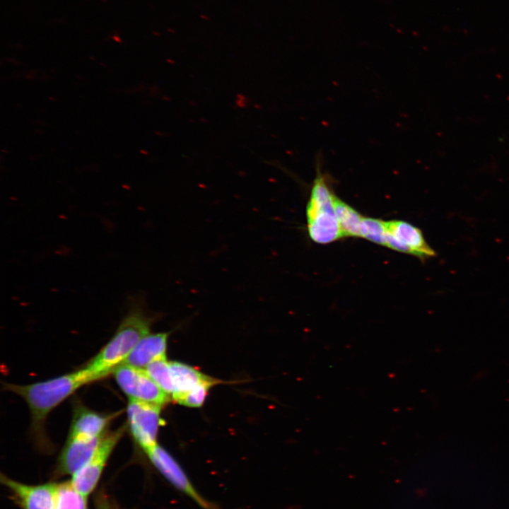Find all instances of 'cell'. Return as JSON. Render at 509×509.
Returning a JSON list of instances; mask_svg holds the SVG:
<instances>
[{
  "label": "cell",
  "instance_id": "cell-14",
  "mask_svg": "<svg viewBox=\"0 0 509 509\" xmlns=\"http://www.w3.org/2000/svg\"><path fill=\"white\" fill-rule=\"evenodd\" d=\"M334 212L344 238H361L363 216L339 197L334 198Z\"/></svg>",
  "mask_w": 509,
  "mask_h": 509
},
{
  "label": "cell",
  "instance_id": "cell-19",
  "mask_svg": "<svg viewBox=\"0 0 509 509\" xmlns=\"http://www.w3.org/2000/svg\"><path fill=\"white\" fill-rule=\"evenodd\" d=\"M95 509H112L107 498L100 494L95 502Z\"/></svg>",
  "mask_w": 509,
  "mask_h": 509
},
{
  "label": "cell",
  "instance_id": "cell-18",
  "mask_svg": "<svg viewBox=\"0 0 509 509\" xmlns=\"http://www.w3.org/2000/svg\"><path fill=\"white\" fill-rule=\"evenodd\" d=\"M218 380L204 382L193 390L180 394L173 399L181 405L188 407H199L204 404L209 389L216 384Z\"/></svg>",
  "mask_w": 509,
  "mask_h": 509
},
{
  "label": "cell",
  "instance_id": "cell-17",
  "mask_svg": "<svg viewBox=\"0 0 509 509\" xmlns=\"http://www.w3.org/2000/svg\"><path fill=\"white\" fill-rule=\"evenodd\" d=\"M386 233L385 221L370 217H363L361 223V238L385 246Z\"/></svg>",
  "mask_w": 509,
  "mask_h": 509
},
{
  "label": "cell",
  "instance_id": "cell-12",
  "mask_svg": "<svg viewBox=\"0 0 509 509\" xmlns=\"http://www.w3.org/2000/svg\"><path fill=\"white\" fill-rule=\"evenodd\" d=\"M169 333L149 334L136 345L122 364L144 370L151 362L165 357Z\"/></svg>",
  "mask_w": 509,
  "mask_h": 509
},
{
  "label": "cell",
  "instance_id": "cell-21",
  "mask_svg": "<svg viewBox=\"0 0 509 509\" xmlns=\"http://www.w3.org/2000/svg\"><path fill=\"white\" fill-rule=\"evenodd\" d=\"M101 1H103V2H105V3H107V1H106V0H101Z\"/></svg>",
  "mask_w": 509,
  "mask_h": 509
},
{
  "label": "cell",
  "instance_id": "cell-16",
  "mask_svg": "<svg viewBox=\"0 0 509 509\" xmlns=\"http://www.w3.org/2000/svg\"><path fill=\"white\" fill-rule=\"evenodd\" d=\"M144 370L165 393L169 396H172L173 387L170 377V364L165 357L151 362Z\"/></svg>",
  "mask_w": 509,
  "mask_h": 509
},
{
  "label": "cell",
  "instance_id": "cell-4",
  "mask_svg": "<svg viewBox=\"0 0 509 509\" xmlns=\"http://www.w3.org/2000/svg\"><path fill=\"white\" fill-rule=\"evenodd\" d=\"M112 373L118 386L129 399L161 407L170 400L169 395L151 378L145 370L122 364Z\"/></svg>",
  "mask_w": 509,
  "mask_h": 509
},
{
  "label": "cell",
  "instance_id": "cell-6",
  "mask_svg": "<svg viewBox=\"0 0 509 509\" xmlns=\"http://www.w3.org/2000/svg\"><path fill=\"white\" fill-rule=\"evenodd\" d=\"M161 406L129 399L127 407V421L134 441L144 452L156 446L161 425Z\"/></svg>",
  "mask_w": 509,
  "mask_h": 509
},
{
  "label": "cell",
  "instance_id": "cell-5",
  "mask_svg": "<svg viewBox=\"0 0 509 509\" xmlns=\"http://www.w3.org/2000/svg\"><path fill=\"white\" fill-rule=\"evenodd\" d=\"M145 452L152 464L175 488L203 509H218L215 503L201 496L180 464L165 449L157 444Z\"/></svg>",
  "mask_w": 509,
  "mask_h": 509
},
{
  "label": "cell",
  "instance_id": "cell-13",
  "mask_svg": "<svg viewBox=\"0 0 509 509\" xmlns=\"http://www.w3.org/2000/svg\"><path fill=\"white\" fill-rule=\"evenodd\" d=\"M169 364L173 387L172 399L193 390L204 382L216 380L183 363L171 361L169 362Z\"/></svg>",
  "mask_w": 509,
  "mask_h": 509
},
{
  "label": "cell",
  "instance_id": "cell-15",
  "mask_svg": "<svg viewBox=\"0 0 509 509\" xmlns=\"http://www.w3.org/2000/svg\"><path fill=\"white\" fill-rule=\"evenodd\" d=\"M86 497L74 486L71 481L57 484L54 509H88Z\"/></svg>",
  "mask_w": 509,
  "mask_h": 509
},
{
  "label": "cell",
  "instance_id": "cell-11",
  "mask_svg": "<svg viewBox=\"0 0 509 509\" xmlns=\"http://www.w3.org/2000/svg\"><path fill=\"white\" fill-rule=\"evenodd\" d=\"M103 437H68L58 459L57 472L62 475L76 474L93 457Z\"/></svg>",
  "mask_w": 509,
  "mask_h": 509
},
{
  "label": "cell",
  "instance_id": "cell-1",
  "mask_svg": "<svg viewBox=\"0 0 509 509\" xmlns=\"http://www.w3.org/2000/svg\"><path fill=\"white\" fill-rule=\"evenodd\" d=\"M84 367L76 371L30 385L4 384L5 390L21 397L28 404L30 415V433L39 445L49 443L45 433L47 415L81 386L94 381Z\"/></svg>",
  "mask_w": 509,
  "mask_h": 509
},
{
  "label": "cell",
  "instance_id": "cell-20",
  "mask_svg": "<svg viewBox=\"0 0 509 509\" xmlns=\"http://www.w3.org/2000/svg\"><path fill=\"white\" fill-rule=\"evenodd\" d=\"M112 40L115 41L117 43H122V40L118 35H113L112 37Z\"/></svg>",
  "mask_w": 509,
  "mask_h": 509
},
{
  "label": "cell",
  "instance_id": "cell-2",
  "mask_svg": "<svg viewBox=\"0 0 509 509\" xmlns=\"http://www.w3.org/2000/svg\"><path fill=\"white\" fill-rule=\"evenodd\" d=\"M157 317L147 312L143 299H134L112 337L84 366L95 380L112 373L124 362L139 341L150 334Z\"/></svg>",
  "mask_w": 509,
  "mask_h": 509
},
{
  "label": "cell",
  "instance_id": "cell-9",
  "mask_svg": "<svg viewBox=\"0 0 509 509\" xmlns=\"http://www.w3.org/2000/svg\"><path fill=\"white\" fill-rule=\"evenodd\" d=\"M1 481L11 491L21 509H54L57 484L28 485L3 474L1 475Z\"/></svg>",
  "mask_w": 509,
  "mask_h": 509
},
{
  "label": "cell",
  "instance_id": "cell-8",
  "mask_svg": "<svg viewBox=\"0 0 509 509\" xmlns=\"http://www.w3.org/2000/svg\"><path fill=\"white\" fill-rule=\"evenodd\" d=\"M385 247L413 255L421 260L436 256L435 251L428 244L419 228L399 220L385 221Z\"/></svg>",
  "mask_w": 509,
  "mask_h": 509
},
{
  "label": "cell",
  "instance_id": "cell-3",
  "mask_svg": "<svg viewBox=\"0 0 509 509\" xmlns=\"http://www.w3.org/2000/svg\"><path fill=\"white\" fill-rule=\"evenodd\" d=\"M327 175L317 168L306 206L308 233L319 244H329L343 237L334 212V198Z\"/></svg>",
  "mask_w": 509,
  "mask_h": 509
},
{
  "label": "cell",
  "instance_id": "cell-10",
  "mask_svg": "<svg viewBox=\"0 0 509 509\" xmlns=\"http://www.w3.org/2000/svg\"><path fill=\"white\" fill-rule=\"evenodd\" d=\"M119 412L104 414L93 411L79 402L74 406L68 437L96 438L103 437L111 421Z\"/></svg>",
  "mask_w": 509,
  "mask_h": 509
},
{
  "label": "cell",
  "instance_id": "cell-7",
  "mask_svg": "<svg viewBox=\"0 0 509 509\" xmlns=\"http://www.w3.org/2000/svg\"><path fill=\"white\" fill-rule=\"evenodd\" d=\"M126 429L127 426L124 425L114 431L107 432L93 457L73 475L71 482L83 495L88 496L95 488L108 458Z\"/></svg>",
  "mask_w": 509,
  "mask_h": 509
}]
</instances>
